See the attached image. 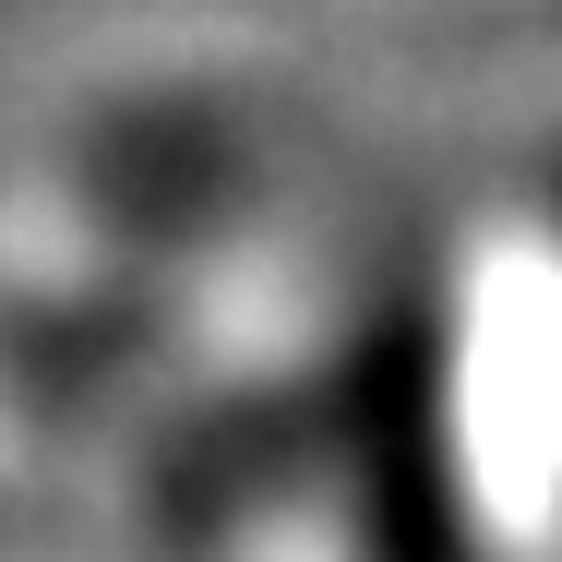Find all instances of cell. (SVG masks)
I'll return each mask as SVG.
<instances>
[{"mask_svg": "<svg viewBox=\"0 0 562 562\" xmlns=\"http://www.w3.org/2000/svg\"><path fill=\"white\" fill-rule=\"evenodd\" d=\"M551 216H562V168H551Z\"/></svg>", "mask_w": 562, "mask_h": 562, "instance_id": "obj_1", "label": "cell"}]
</instances>
